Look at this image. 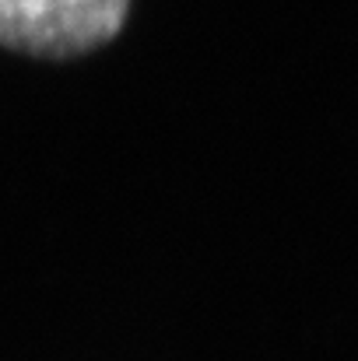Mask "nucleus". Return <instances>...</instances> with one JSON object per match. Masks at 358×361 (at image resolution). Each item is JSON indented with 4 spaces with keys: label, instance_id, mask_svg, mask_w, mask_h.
Segmentation results:
<instances>
[{
    "label": "nucleus",
    "instance_id": "obj_1",
    "mask_svg": "<svg viewBox=\"0 0 358 361\" xmlns=\"http://www.w3.org/2000/svg\"><path fill=\"white\" fill-rule=\"evenodd\" d=\"M130 14V0H0V46L71 60L113 42Z\"/></svg>",
    "mask_w": 358,
    "mask_h": 361
}]
</instances>
